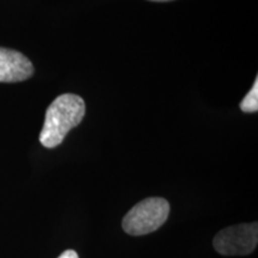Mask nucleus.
<instances>
[{
	"label": "nucleus",
	"mask_w": 258,
	"mask_h": 258,
	"mask_svg": "<svg viewBox=\"0 0 258 258\" xmlns=\"http://www.w3.org/2000/svg\"><path fill=\"white\" fill-rule=\"evenodd\" d=\"M85 116V102L74 93H63L51 102L46 111L40 143L54 148L62 143L71 129L77 127Z\"/></svg>",
	"instance_id": "nucleus-1"
},
{
	"label": "nucleus",
	"mask_w": 258,
	"mask_h": 258,
	"mask_svg": "<svg viewBox=\"0 0 258 258\" xmlns=\"http://www.w3.org/2000/svg\"><path fill=\"white\" fill-rule=\"evenodd\" d=\"M170 205L163 198H148L129 211L122 221V228L129 235H145L157 231L167 220Z\"/></svg>",
	"instance_id": "nucleus-2"
},
{
	"label": "nucleus",
	"mask_w": 258,
	"mask_h": 258,
	"mask_svg": "<svg viewBox=\"0 0 258 258\" xmlns=\"http://www.w3.org/2000/svg\"><path fill=\"white\" fill-rule=\"evenodd\" d=\"M258 224H240L224 228L215 235L213 245L224 256H245L256 249Z\"/></svg>",
	"instance_id": "nucleus-3"
},
{
	"label": "nucleus",
	"mask_w": 258,
	"mask_h": 258,
	"mask_svg": "<svg viewBox=\"0 0 258 258\" xmlns=\"http://www.w3.org/2000/svg\"><path fill=\"white\" fill-rule=\"evenodd\" d=\"M34 74V66L24 54L0 47V83H18Z\"/></svg>",
	"instance_id": "nucleus-4"
},
{
	"label": "nucleus",
	"mask_w": 258,
	"mask_h": 258,
	"mask_svg": "<svg viewBox=\"0 0 258 258\" xmlns=\"http://www.w3.org/2000/svg\"><path fill=\"white\" fill-rule=\"evenodd\" d=\"M240 109L244 112H256L258 110V79L254 80L253 86L240 102Z\"/></svg>",
	"instance_id": "nucleus-5"
},
{
	"label": "nucleus",
	"mask_w": 258,
	"mask_h": 258,
	"mask_svg": "<svg viewBox=\"0 0 258 258\" xmlns=\"http://www.w3.org/2000/svg\"><path fill=\"white\" fill-rule=\"evenodd\" d=\"M57 258H79V256L74 250H66L64 252L61 253Z\"/></svg>",
	"instance_id": "nucleus-6"
},
{
	"label": "nucleus",
	"mask_w": 258,
	"mask_h": 258,
	"mask_svg": "<svg viewBox=\"0 0 258 258\" xmlns=\"http://www.w3.org/2000/svg\"><path fill=\"white\" fill-rule=\"evenodd\" d=\"M150 2H171V0H150Z\"/></svg>",
	"instance_id": "nucleus-7"
}]
</instances>
